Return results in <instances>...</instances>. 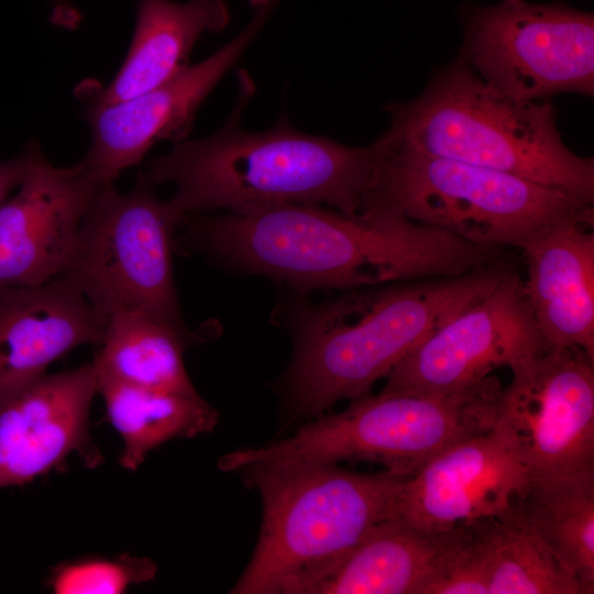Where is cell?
<instances>
[{
    "instance_id": "cell-5",
    "label": "cell",
    "mask_w": 594,
    "mask_h": 594,
    "mask_svg": "<svg viewBox=\"0 0 594 594\" xmlns=\"http://www.w3.org/2000/svg\"><path fill=\"white\" fill-rule=\"evenodd\" d=\"M399 146L516 175L593 204L594 162L562 141L550 99L517 100L460 56L408 102L386 107Z\"/></svg>"
},
{
    "instance_id": "cell-8",
    "label": "cell",
    "mask_w": 594,
    "mask_h": 594,
    "mask_svg": "<svg viewBox=\"0 0 594 594\" xmlns=\"http://www.w3.org/2000/svg\"><path fill=\"white\" fill-rule=\"evenodd\" d=\"M182 221L140 170L132 189L98 195L58 276L89 302L103 326L120 310L145 312L187 331L173 271V235Z\"/></svg>"
},
{
    "instance_id": "cell-19",
    "label": "cell",
    "mask_w": 594,
    "mask_h": 594,
    "mask_svg": "<svg viewBox=\"0 0 594 594\" xmlns=\"http://www.w3.org/2000/svg\"><path fill=\"white\" fill-rule=\"evenodd\" d=\"M461 528L429 529L402 517L388 520L314 594H425Z\"/></svg>"
},
{
    "instance_id": "cell-10",
    "label": "cell",
    "mask_w": 594,
    "mask_h": 594,
    "mask_svg": "<svg viewBox=\"0 0 594 594\" xmlns=\"http://www.w3.org/2000/svg\"><path fill=\"white\" fill-rule=\"evenodd\" d=\"M494 427L530 479L594 474V359L546 345L512 370Z\"/></svg>"
},
{
    "instance_id": "cell-9",
    "label": "cell",
    "mask_w": 594,
    "mask_h": 594,
    "mask_svg": "<svg viewBox=\"0 0 594 594\" xmlns=\"http://www.w3.org/2000/svg\"><path fill=\"white\" fill-rule=\"evenodd\" d=\"M462 53L486 84L517 100L594 92V19L588 12L524 0L476 9Z\"/></svg>"
},
{
    "instance_id": "cell-1",
    "label": "cell",
    "mask_w": 594,
    "mask_h": 594,
    "mask_svg": "<svg viewBox=\"0 0 594 594\" xmlns=\"http://www.w3.org/2000/svg\"><path fill=\"white\" fill-rule=\"evenodd\" d=\"M180 228L186 244L208 260L300 294L458 276L495 263L499 252L377 205L354 216L297 204L195 215Z\"/></svg>"
},
{
    "instance_id": "cell-20",
    "label": "cell",
    "mask_w": 594,
    "mask_h": 594,
    "mask_svg": "<svg viewBox=\"0 0 594 594\" xmlns=\"http://www.w3.org/2000/svg\"><path fill=\"white\" fill-rule=\"evenodd\" d=\"M510 509L594 593V474L530 479Z\"/></svg>"
},
{
    "instance_id": "cell-2",
    "label": "cell",
    "mask_w": 594,
    "mask_h": 594,
    "mask_svg": "<svg viewBox=\"0 0 594 594\" xmlns=\"http://www.w3.org/2000/svg\"><path fill=\"white\" fill-rule=\"evenodd\" d=\"M253 94V80L241 70L234 108L216 133L183 140L147 162L144 174L153 185L174 186L167 202L182 223L216 210L240 213L295 204L360 213L388 144L386 133L354 147L304 133L286 117L251 132L241 119Z\"/></svg>"
},
{
    "instance_id": "cell-16",
    "label": "cell",
    "mask_w": 594,
    "mask_h": 594,
    "mask_svg": "<svg viewBox=\"0 0 594 594\" xmlns=\"http://www.w3.org/2000/svg\"><path fill=\"white\" fill-rule=\"evenodd\" d=\"M103 331L86 298L61 277L0 287V403L43 377L69 351L98 346Z\"/></svg>"
},
{
    "instance_id": "cell-25",
    "label": "cell",
    "mask_w": 594,
    "mask_h": 594,
    "mask_svg": "<svg viewBox=\"0 0 594 594\" xmlns=\"http://www.w3.org/2000/svg\"><path fill=\"white\" fill-rule=\"evenodd\" d=\"M36 144L32 142L15 157L0 162V207L9 193L22 183Z\"/></svg>"
},
{
    "instance_id": "cell-22",
    "label": "cell",
    "mask_w": 594,
    "mask_h": 594,
    "mask_svg": "<svg viewBox=\"0 0 594 594\" xmlns=\"http://www.w3.org/2000/svg\"><path fill=\"white\" fill-rule=\"evenodd\" d=\"M109 422L123 440L122 468L135 471L154 449L174 439L210 432L218 413L201 396L97 377Z\"/></svg>"
},
{
    "instance_id": "cell-4",
    "label": "cell",
    "mask_w": 594,
    "mask_h": 594,
    "mask_svg": "<svg viewBox=\"0 0 594 594\" xmlns=\"http://www.w3.org/2000/svg\"><path fill=\"white\" fill-rule=\"evenodd\" d=\"M240 473L260 493L262 522L235 594H314L370 534L400 517L407 479L337 464Z\"/></svg>"
},
{
    "instance_id": "cell-14",
    "label": "cell",
    "mask_w": 594,
    "mask_h": 594,
    "mask_svg": "<svg viewBox=\"0 0 594 594\" xmlns=\"http://www.w3.org/2000/svg\"><path fill=\"white\" fill-rule=\"evenodd\" d=\"M97 394L92 362L47 375L0 403V488L23 486L76 454L96 468L102 454L89 430Z\"/></svg>"
},
{
    "instance_id": "cell-26",
    "label": "cell",
    "mask_w": 594,
    "mask_h": 594,
    "mask_svg": "<svg viewBox=\"0 0 594 594\" xmlns=\"http://www.w3.org/2000/svg\"><path fill=\"white\" fill-rule=\"evenodd\" d=\"M53 1L56 2V3H63V2H66L68 0H53Z\"/></svg>"
},
{
    "instance_id": "cell-12",
    "label": "cell",
    "mask_w": 594,
    "mask_h": 594,
    "mask_svg": "<svg viewBox=\"0 0 594 594\" xmlns=\"http://www.w3.org/2000/svg\"><path fill=\"white\" fill-rule=\"evenodd\" d=\"M249 2L252 13L246 25L204 61L130 99L107 106L85 103L91 142L81 163L94 177L113 184L158 142L184 140L205 99L257 37L276 6V0Z\"/></svg>"
},
{
    "instance_id": "cell-21",
    "label": "cell",
    "mask_w": 594,
    "mask_h": 594,
    "mask_svg": "<svg viewBox=\"0 0 594 594\" xmlns=\"http://www.w3.org/2000/svg\"><path fill=\"white\" fill-rule=\"evenodd\" d=\"M189 332L145 312L120 310L105 326L92 361L97 377L200 396L184 363Z\"/></svg>"
},
{
    "instance_id": "cell-6",
    "label": "cell",
    "mask_w": 594,
    "mask_h": 594,
    "mask_svg": "<svg viewBox=\"0 0 594 594\" xmlns=\"http://www.w3.org/2000/svg\"><path fill=\"white\" fill-rule=\"evenodd\" d=\"M502 387L494 378L461 393L369 394L345 409L319 415L295 433L220 458L219 469H283L371 461L409 477L452 443L493 427Z\"/></svg>"
},
{
    "instance_id": "cell-24",
    "label": "cell",
    "mask_w": 594,
    "mask_h": 594,
    "mask_svg": "<svg viewBox=\"0 0 594 594\" xmlns=\"http://www.w3.org/2000/svg\"><path fill=\"white\" fill-rule=\"evenodd\" d=\"M155 574L156 564L146 557H88L57 564L46 583L56 594H120Z\"/></svg>"
},
{
    "instance_id": "cell-13",
    "label": "cell",
    "mask_w": 594,
    "mask_h": 594,
    "mask_svg": "<svg viewBox=\"0 0 594 594\" xmlns=\"http://www.w3.org/2000/svg\"><path fill=\"white\" fill-rule=\"evenodd\" d=\"M107 185L81 161L54 166L36 144L18 193L0 207V287L57 278L84 217Z\"/></svg>"
},
{
    "instance_id": "cell-7",
    "label": "cell",
    "mask_w": 594,
    "mask_h": 594,
    "mask_svg": "<svg viewBox=\"0 0 594 594\" xmlns=\"http://www.w3.org/2000/svg\"><path fill=\"white\" fill-rule=\"evenodd\" d=\"M386 133L365 205L495 248L524 249L556 224L594 222L593 204L516 175L399 146Z\"/></svg>"
},
{
    "instance_id": "cell-11",
    "label": "cell",
    "mask_w": 594,
    "mask_h": 594,
    "mask_svg": "<svg viewBox=\"0 0 594 594\" xmlns=\"http://www.w3.org/2000/svg\"><path fill=\"white\" fill-rule=\"evenodd\" d=\"M547 344L525 283L509 271L486 296L449 319L388 374L381 394L441 396L483 385L499 367L513 369Z\"/></svg>"
},
{
    "instance_id": "cell-15",
    "label": "cell",
    "mask_w": 594,
    "mask_h": 594,
    "mask_svg": "<svg viewBox=\"0 0 594 594\" xmlns=\"http://www.w3.org/2000/svg\"><path fill=\"white\" fill-rule=\"evenodd\" d=\"M529 480L513 444L493 425L447 447L407 477L400 517L429 529L498 518Z\"/></svg>"
},
{
    "instance_id": "cell-3",
    "label": "cell",
    "mask_w": 594,
    "mask_h": 594,
    "mask_svg": "<svg viewBox=\"0 0 594 594\" xmlns=\"http://www.w3.org/2000/svg\"><path fill=\"white\" fill-rule=\"evenodd\" d=\"M510 270L496 262L458 276L296 296L283 310L294 352L286 376L294 410L316 417L369 394L430 333L476 302Z\"/></svg>"
},
{
    "instance_id": "cell-23",
    "label": "cell",
    "mask_w": 594,
    "mask_h": 594,
    "mask_svg": "<svg viewBox=\"0 0 594 594\" xmlns=\"http://www.w3.org/2000/svg\"><path fill=\"white\" fill-rule=\"evenodd\" d=\"M479 527L488 594H585L512 509Z\"/></svg>"
},
{
    "instance_id": "cell-17",
    "label": "cell",
    "mask_w": 594,
    "mask_h": 594,
    "mask_svg": "<svg viewBox=\"0 0 594 594\" xmlns=\"http://www.w3.org/2000/svg\"><path fill=\"white\" fill-rule=\"evenodd\" d=\"M593 224L566 221L524 249L525 290L537 328L549 346L578 348L594 359Z\"/></svg>"
},
{
    "instance_id": "cell-18",
    "label": "cell",
    "mask_w": 594,
    "mask_h": 594,
    "mask_svg": "<svg viewBox=\"0 0 594 594\" xmlns=\"http://www.w3.org/2000/svg\"><path fill=\"white\" fill-rule=\"evenodd\" d=\"M230 21L226 0H140L128 54L113 79L85 103L107 106L145 92L187 66L198 40Z\"/></svg>"
}]
</instances>
